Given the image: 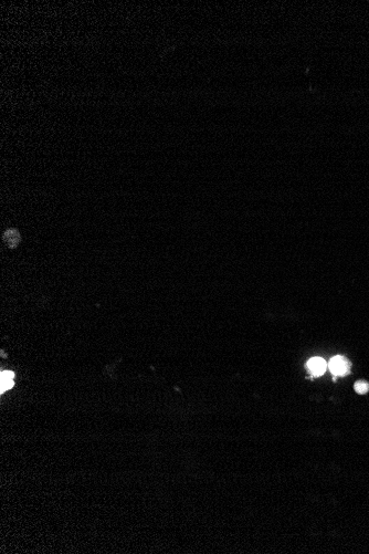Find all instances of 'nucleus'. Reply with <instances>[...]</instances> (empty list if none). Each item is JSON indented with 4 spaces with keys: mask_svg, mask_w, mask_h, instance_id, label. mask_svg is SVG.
<instances>
[{
    "mask_svg": "<svg viewBox=\"0 0 369 554\" xmlns=\"http://www.w3.org/2000/svg\"><path fill=\"white\" fill-rule=\"evenodd\" d=\"M329 369L334 375L337 376H342V375H346L350 369L349 362L343 356H335L329 362Z\"/></svg>",
    "mask_w": 369,
    "mask_h": 554,
    "instance_id": "1",
    "label": "nucleus"
},
{
    "mask_svg": "<svg viewBox=\"0 0 369 554\" xmlns=\"http://www.w3.org/2000/svg\"><path fill=\"white\" fill-rule=\"evenodd\" d=\"M307 369L314 376H321L326 371V362L321 357H313L306 364Z\"/></svg>",
    "mask_w": 369,
    "mask_h": 554,
    "instance_id": "2",
    "label": "nucleus"
},
{
    "mask_svg": "<svg viewBox=\"0 0 369 554\" xmlns=\"http://www.w3.org/2000/svg\"><path fill=\"white\" fill-rule=\"evenodd\" d=\"M15 373L11 371H3L0 374V393H5L14 387Z\"/></svg>",
    "mask_w": 369,
    "mask_h": 554,
    "instance_id": "3",
    "label": "nucleus"
},
{
    "mask_svg": "<svg viewBox=\"0 0 369 554\" xmlns=\"http://www.w3.org/2000/svg\"><path fill=\"white\" fill-rule=\"evenodd\" d=\"M20 233L16 229H9L4 233V242L9 248H16L20 243Z\"/></svg>",
    "mask_w": 369,
    "mask_h": 554,
    "instance_id": "4",
    "label": "nucleus"
},
{
    "mask_svg": "<svg viewBox=\"0 0 369 554\" xmlns=\"http://www.w3.org/2000/svg\"><path fill=\"white\" fill-rule=\"evenodd\" d=\"M369 389V384L366 380H358L355 384V390L358 394H366Z\"/></svg>",
    "mask_w": 369,
    "mask_h": 554,
    "instance_id": "5",
    "label": "nucleus"
}]
</instances>
